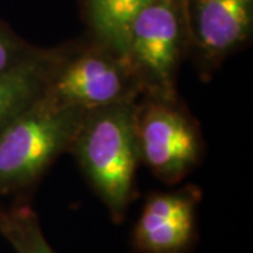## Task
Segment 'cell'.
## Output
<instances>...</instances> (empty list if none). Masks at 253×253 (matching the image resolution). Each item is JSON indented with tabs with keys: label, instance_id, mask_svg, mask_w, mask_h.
Masks as SVG:
<instances>
[{
	"label": "cell",
	"instance_id": "ba28073f",
	"mask_svg": "<svg viewBox=\"0 0 253 253\" xmlns=\"http://www.w3.org/2000/svg\"><path fill=\"white\" fill-rule=\"evenodd\" d=\"M63 49L65 44L40 48L28 61L0 73V129L42 94Z\"/></svg>",
	"mask_w": 253,
	"mask_h": 253
},
{
	"label": "cell",
	"instance_id": "9c48e42d",
	"mask_svg": "<svg viewBox=\"0 0 253 253\" xmlns=\"http://www.w3.org/2000/svg\"><path fill=\"white\" fill-rule=\"evenodd\" d=\"M151 0H82V13L91 38L124 52L126 28Z\"/></svg>",
	"mask_w": 253,
	"mask_h": 253
},
{
	"label": "cell",
	"instance_id": "7a4b0ae2",
	"mask_svg": "<svg viewBox=\"0 0 253 253\" xmlns=\"http://www.w3.org/2000/svg\"><path fill=\"white\" fill-rule=\"evenodd\" d=\"M87 111L55 104L42 94L0 129V197L21 196L69 151Z\"/></svg>",
	"mask_w": 253,
	"mask_h": 253
},
{
	"label": "cell",
	"instance_id": "30bf717a",
	"mask_svg": "<svg viewBox=\"0 0 253 253\" xmlns=\"http://www.w3.org/2000/svg\"><path fill=\"white\" fill-rule=\"evenodd\" d=\"M0 236L16 253H55L41 229L36 210L23 196L10 206L0 207Z\"/></svg>",
	"mask_w": 253,
	"mask_h": 253
},
{
	"label": "cell",
	"instance_id": "3957f363",
	"mask_svg": "<svg viewBox=\"0 0 253 253\" xmlns=\"http://www.w3.org/2000/svg\"><path fill=\"white\" fill-rule=\"evenodd\" d=\"M42 96L55 104L89 113L135 101L142 89L126 54L90 37L65 44Z\"/></svg>",
	"mask_w": 253,
	"mask_h": 253
},
{
	"label": "cell",
	"instance_id": "8992f818",
	"mask_svg": "<svg viewBox=\"0 0 253 253\" xmlns=\"http://www.w3.org/2000/svg\"><path fill=\"white\" fill-rule=\"evenodd\" d=\"M189 58L208 79L226 59L249 45L253 0H181Z\"/></svg>",
	"mask_w": 253,
	"mask_h": 253
},
{
	"label": "cell",
	"instance_id": "8fae6325",
	"mask_svg": "<svg viewBox=\"0 0 253 253\" xmlns=\"http://www.w3.org/2000/svg\"><path fill=\"white\" fill-rule=\"evenodd\" d=\"M38 49L40 46L31 45L0 18V73L9 72L28 61Z\"/></svg>",
	"mask_w": 253,
	"mask_h": 253
},
{
	"label": "cell",
	"instance_id": "52a82bcc",
	"mask_svg": "<svg viewBox=\"0 0 253 253\" xmlns=\"http://www.w3.org/2000/svg\"><path fill=\"white\" fill-rule=\"evenodd\" d=\"M201 199L203 193L194 184L149 194L132 231L134 249L138 253H191Z\"/></svg>",
	"mask_w": 253,
	"mask_h": 253
},
{
	"label": "cell",
	"instance_id": "6da1fadb",
	"mask_svg": "<svg viewBox=\"0 0 253 253\" xmlns=\"http://www.w3.org/2000/svg\"><path fill=\"white\" fill-rule=\"evenodd\" d=\"M136 101L93 110L69 146L93 190L120 224L136 199V170L141 163L136 135Z\"/></svg>",
	"mask_w": 253,
	"mask_h": 253
},
{
	"label": "cell",
	"instance_id": "277c9868",
	"mask_svg": "<svg viewBox=\"0 0 253 253\" xmlns=\"http://www.w3.org/2000/svg\"><path fill=\"white\" fill-rule=\"evenodd\" d=\"M124 54L142 96L177 97V76L189 58L181 0H151L126 28Z\"/></svg>",
	"mask_w": 253,
	"mask_h": 253
},
{
	"label": "cell",
	"instance_id": "5b68a950",
	"mask_svg": "<svg viewBox=\"0 0 253 253\" xmlns=\"http://www.w3.org/2000/svg\"><path fill=\"white\" fill-rule=\"evenodd\" d=\"M136 135L141 162L169 186L190 174L206 151L200 124L179 96H141L136 101Z\"/></svg>",
	"mask_w": 253,
	"mask_h": 253
}]
</instances>
